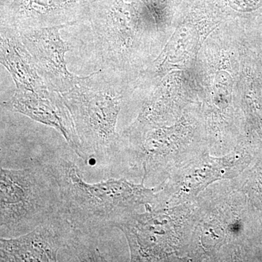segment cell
Listing matches in <instances>:
<instances>
[{
	"label": "cell",
	"mask_w": 262,
	"mask_h": 262,
	"mask_svg": "<svg viewBox=\"0 0 262 262\" xmlns=\"http://www.w3.org/2000/svg\"><path fill=\"white\" fill-rule=\"evenodd\" d=\"M59 187L61 213L76 228L99 238L139 205L153 201L155 191L125 179L90 184L75 162L65 158L47 163Z\"/></svg>",
	"instance_id": "6da1fadb"
},
{
	"label": "cell",
	"mask_w": 262,
	"mask_h": 262,
	"mask_svg": "<svg viewBox=\"0 0 262 262\" xmlns=\"http://www.w3.org/2000/svg\"><path fill=\"white\" fill-rule=\"evenodd\" d=\"M126 87L119 86L95 72L62 93L84 152L90 158L110 160L120 152L122 139L117 133L119 114Z\"/></svg>",
	"instance_id": "7a4b0ae2"
},
{
	"label": "cell",
	"mask_w": 262,
	"mask_h": 262,
	"mask_svg": "<svg viewBox=\"0 0 262 262\" xmlns=\"http://www.w3.org/2000/svg\"><path fill=\"white\" fill-rule=\"evenodd\" d=\"M134 8L124 0H98L80 25V53L96 72L117 85L126 87L132 67ZM76 25V24H75Z\"/></svg>",
	"instance_id": "3957f363"
},
{
	"label": "cell",
	"mask_w": 262,
	"mask_h": 262,
	"mask_svg": "<svg viewBox=\"0 0 262 262\" xmlns=\"http://www.w3.org/2000/svg\"><path fill=\"white\" fill-rule=\"evenodd\" d=\"M0 235L18 237L59 213V187L47 163L0 169Z\"/></svg>",
	"instance_id": "277c9868"
},
{
	"label": "cell",
	"mask_w": 262,
	"mask_h": 262,
	"mask_svg": "<svg viewBox=\"0 0 262 262\" xmlns=\"http://www.w3.org/2000/svg\"><path fill=\"white\" fill-rule=\"evenodd\" d=\"M87 236L59 212L28 233L1 237L0 261H58L61 250L70 258Z\"/></svg>",
	"instance_id": "5b68a950"
},
{
	"label": "cell",
	"mask_w": 262,
	"mask_h": 262,
	"mask_svg": "<svg viewBox=\"0 0 262 262\" xmlns=\"http://www.w3.org/2000/svg\"><path fill=\"white\" fill-rule=\"evenodd\" d=\"M98 0H1L0 24L18 32L82 21Z\"/></svg>",
	"instance_id": "8992f818"
},
{
	"label": "cell",
	"mask_w": 262,
	"mask_h": 262,
	"mask_svg": "<svg viewBox=\"0 0 262 262\" xmlns=\"http://www.w3.org/2000/svg\"><path fill=\"white\" fill-rule=\"evenodd\" d=\"M2 106L56 129L84 163L91 159L82 149L72 115L61 93L49 89L40 92L16 89L8 100L2 102Z\"/></svg>",
	"instance_id": "52a82bcc"
},
{
	"label": "cell",
	"mask_w": 262,
	"mask_h": 262,
	"mask_svg": "<svg viewBox=\"0 0 262 262\" xmlns=\"http://www.w3.org/2000/svg\"><path fill=\"white\" fill-rule=\"evenodd\" d=\"M67 27L58 26L18 32L46 85L61 94L73 88L81 79L67 69L65 56L70 48L60 34V30Z\"/></svg>",
	"instance_id": "ba28073f"
},
{
	"label": "cell",
	"mask_w": 262,
	"mask_h": 262,
	"mask_svg": "<svg viewBox=\"0 0 262 262\" xmlns=\"http://www.w3.org/2000/svg\"><path fill=\"white\" fill-rule=\"evenodd\" d=\"M1 63L10 72L17 89L40 92L49 88L39 76L32 57L15 29L0 26Z\"/></svg>",
	"instance_id": "9c48e42d"
}]
</instances>
